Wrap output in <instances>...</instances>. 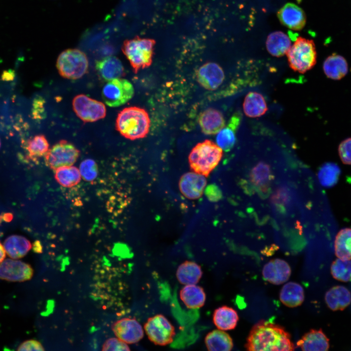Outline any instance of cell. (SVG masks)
Masks as SVG:
<instances>
[{
  "instance_id": "1",
  "label": "cell",
  "mask_w": 351,
  "mask_h": 351,
  "mask_svg": "<svg viewBox=\"0 0 351 351\" xmlns=\"http://www.w3.org/2000/svg\"><path fill=\"white\" fill-rule=\"evenodd\" d=\"M245 347L250 351H293L290 334L278 324L261 320L250 332Z\"/></svg>"
},
{
  "instance_id": "2",
  "label": "cell",
  "mask_w": 351,
  "mask_h": 351,
  "mask_svg": "<svg viewBox=\"0 0 351 351\" xmlns=\"http://www.w3.org/2000/svg\"><path fill=\"white\" fill-rule=\"evenodd\" d=\"M150 119L146 111L132 106L121 111L116 120V128L126 138L135 140L146 136L149 132Z\"/></svg>"
},
{
  "instance_id": "3",
  "label": "cell",
  "mask_w": 351,
  "mask_h": 351,
  "mask_svg": "<svg viewBox=\"0 0 351 351\" xmlns=\"http://www.w3.org/2000/svg\"><path fill=\"white\" fill-rule=\"evenodd\" d=\"M223 155L222 149L211 140L197 143L189 156V163L193 172L208 176L216 167Z\"/></svg>"
},
{
  "instance_id": "4",
  "label": "cell",
  "mask_w": 351,
  "mask_h": 351,
  "mask_svg": "<svg viewBox=\"0 0 351 351\" xmlns=\"http://www.w3.org/2000/svg\"><path fill=\"white\" fill-rule=\"evenodd\" d=\"M155 43L153 39L138 37L124 42L122 52L135 73L151 65Z\"/></svg>"
},
{
  "instance_id": "5",
  "label": "cell",
  "mask_w": 351,
  "mask_h": 351,
  "mask_svg": "<svg viewBox=\"0 0 351 351\" xmlns=\"http://www.w3.org/2000/svg\"><path fill=\"white\" fill-rule=\"evenodd\" d=\"M289 65L294 71L304 73L311 69L316 62L314 42L299 37L286 53Z\"/></svg>"
},
{
  "instance_id": "6",
  "label": "cell",
  "mask_w": 351,
  "mask_h": 351,
  "mask_svg": "<svg viewBox=\"0 0 351 351\" xmlns=\"http://www.w3.org/2000/svg\"><path fill=\"white\" fill-rule=\"evenodd\" d=\"M56 66L59 74L62 77L77 79L87 72L88 60L83 52L78 49H69L59 54Z\"/></svg>"
},
{
  "instance_id": "7",
  "label": "cell",
  "mask_w": 351,
  "mask_h": 351,
  "mask_svg": "<svg viewBox=\"0 0 351 351\" xmlns=\"http://www.w3.org/2000/svg\"><path fill=\"white\" fill-rule=\"evenodd\" d=\"M144 328L149 339L157 345L166 346L171 343L175 335L174 327L161 314L149 318Z\"/></svg>"
},
{
  "instance_id": "8",
  "label": "cell",
  "mask_w": 351,
  "mask_h": 351,
  "mask_svg": "<svg viewBox=\"0 0 351 351\" xmlns=\"http://www.w3.org/2000/svg\"><path fill=\"white\" fill-rule=\"evenodd\" d=\"M134 88L132 84L123 78H115L108 81L102 90L104 102L112 107H118L127 102L133 97Z\"/></svg>"
},
{
  "instance_id": "9",
  "label": "cell",
  "mask_w": 351,
  "mask_h": 351,
  "mask_svg": "<svg viewBox=\"0 0 351 351\" xmlns=\"http://www.w3.org/2000/svg\"><path fill=\"white\" fill-rule=\"evenodd\" d=\"M79 151L72 144L61 140L54 145L45 155V162L49 168L56 169L72 166L77 161Z\"/></svg>"
},
{
  "instance_id": "10",
  "label": "cell",
  "mask_w": 351,
  "mask_h": 351,
  "mask_svg": "<svg viewBox=\"0 0 351 351\" xmlns=\"http://www.w3.org/2000/svg\"><path fill=\"white\" fill-rule=\"evenodd\" d=\"M73 107L77 116L86 122L96 121L106 116V107L102 102L83 94L74 98Z\"/></svg>"
},
{
  "instance_id": "11",
  "label": "cell",
  "mask_w": 351,
  "mask_h": 351,
  "mask_svg": "<svg viewBox=\"0 0 351 351\" xmlns=\"http://www.w3.org/2000/svg\"><path fill=\"white\" fill-rule=\"evenodd\" d=\"M34 271L31 266L18 259L8 258L0 263V278L11 282L30 280Z\"/></svg>"
},
{
  "instance_id": "12",
  "label": "cell",
  "mask_w": 351,
  "mask_h": 351,
  "mask_svg": "<svg viewBox=\"0 0 351 351\" xmlns=\"http://www.w3.org/2000/svg\"><path fill=\"white\" fill-rule=\"evenodd\" d=\"M112 330L118 338L127 344L137 343L144 335L142 326L134 318H123L116 321Z\"/></svg>"
},
{
  "instance_id": "13",
  "label": "cell",
  "mask_w": 351,
  "mask_h": 351,
  "mask_svg": "<svg viewBox=\"0 0 351 351\" xmlns=\"http://www.w3.org/2000/svg\"><path fill=\"white\" fill-rule=\"evenodd\" d=\"M224 78L222 68L215 62L204 64L196 73V79L199 84L208 90L217 89L222 83Z\"/></svg>"
},
{
  "instance_id": "14",
  "label": "cell",
  "mask_w": 351,
  "mask_h": 351,
  "mask_svg": "<svg viewBox=\"0 0 351 351\" xmlns=\"http://www.w3.org/2000/svg\"><path fill=\"white\" fill-rule=\"evenodd\" d=\"M206 184L205 176L191 172L181 177L179 187L181 193L186 198L196 199L202 196Z\"/></svg>"
},
{
  "instance_id": "15",
  "label": "cell",
  "mask_w": 351,
  "mask_h": 351,
  "mask_svg": "<svg viewBox=\"0 0 351 351\" xmlns=\"http://www.w3.org/2000/svg\"><path fill=\"white\" fill-rule=\"evenodd\" d=\"M291 274L290 265L285 260L279 258L270 260L264 266L262 270L264 279L274 285L286 282Z\"/></svg>"
},
{
  "instance_id": "16",
  "label": "cell",
  "mask_w": 351,
  "mask_h": 351,
  "mask_svg": "<svg viewBox=\"0 0 351 351\" xmlns=\"http://www.w3.org/2000/svg\"><path fill=\"white\" fill-rule=\"evenodd\" d=\"M277 17L283 25L293 30L302 29L306 22L304 11L292 3H288L280 8Z\"/></svg>"
},
{
  "instance_id": "17",
  "label": "cell",
  "mask_w": 351,
  "mask_h": 351,
  "mask_svg": "<svg viewBox=\"0 0 351 351\" xmlns=\"http://www.w3.org/2000/svg\"><path fill=\"white\" fill-rule=\"evenodd\" d=\"M297 346L305 351H326L329 349V339L321 329H312L297 342Z\"/></svg>"
},
{
  "instance_id": "18",
  "label": "cell",
  "mask_w": 351,
  "mask_h": 351,
  "mask_svg": "<svg viewBox=\"0 0 351 351\" xmlns=\"http://www.w3.org/2000/svg\"><path fill=\"white\" fill-rule=\"evenodd\" d=\"M198 121L202 132L208 135L217 134L225 126L222 114L212 108L204 110L200 114Z\"/></svg>"
},
{
  "instance_id": "19",
  "label": "cell",
  "mask_w": 351,
  "mask_h": 351,
  "mask_svg": "<svg viewBox=\"0 0 351 351\" xmlns=\"http://www.w3.org/2000/svg\"><path fill=\"white\" fill-rule=\"evenodd\" d=\"M241 120L240 113L239 112L234 113L227 125L217 133L216 143L222 150L229 151L234 146L236 141V132Z\"/></svg>"
},
{
  "instance_id": "20",
  "label": "cell",
  "mask_w": 351,
  "mask_h": 351,
  "mask_svg": "<svg viewBox=\"0 0 351 351\" xmlns=\"http://www.w3.org/2000/svg\"><path fill=\"white\" fill-rule=\"evenodd\" d=\"M96 68L99 76L106 81L120 78L124 73L121 61L117 57L109 56L98 60Z\"/></svg>"
},
{
  "instance_id": "21",
  "label": "cell",
  "mask_w": 351,
  "mask_h": 351,
  "mask_svg": "<svg viewBox=\"0 0 351 351\" xmlns=\"http://www.w3.org/2000/svg\"><path fill=\"white\" fill-rule=\"evenodd\" d=\"M325 300L331 310L343 311L351 303V293L344 286H336L327 292Z\"/></svg>"
},
{
  "instance_id": "22",
  "label": "cell",
  "mask_w": 351,
  "mask_h": 351,
  "mask_svg": "<svg viewBox=\"0 0 351 351\" xmlns=\"http://www.w3.org/2000/svg\"><path fill=\"white\" fill-rule=\"evenodd\" d=\"M179 295L184 305L191 309L202 307L206 301L204 289L195 284L185 285L180 290Z\"/></svg>"
},
{
  "instance_id": "23",
  "label": "cell",
  "mask_w": 351,
  "mask_h": 351,
  "mask_svg": "<svg viewBox=\"0 0 351 351\" xmlns=\"http://www.w3.org/2000/svg\"><path fill=\"white\" fill-rule=\"evenodd\" d=\"M3 246L9 257L16 259L24 256L32 247L29 240L19 235H12L8 237L4 242Z\"/></svg>"
},
{
  "instance_id": "24",
  "label": "cell",
  "mask_w": 351,
  "mask_h": 351,
  "mask_svg": "<svg viewBox=\"0 0 351 351\" xmlns=\"http://www.w3.org/2000/svg\"><path fill=\"white\" fill-rule=\"evenodd\" d=\"M323 68L325 74L330 78L339 80L345 77L348 71L345 58L336 54L329 56L324 61Z\"/></svg>"
},
{
  "instance_id": "25",
  "label": "cell",
  "mask_w": 351,
  "mask_h": 351,
  "mask_svg": "<svg viewBox=\"0 0 351 351\" xmlns=\"http://www.w3.org/2000/svg\"><path fill=\"white\" fill-rule=\"evenodd\" d=\"M213 319L214 323L218 329L228 331L236 327L239 317L235 310L223 306L214 310Z\"/></svg>"
},
{
  "instance_id": "26",
  "label": "cell",
  "mask_w": 351,
  "mask_h": 351,
  "mask_svg": "<svg viewBox=\"0 0 351 351\" xmlns=\"http://www.w3.org/2000/svg\"><path fill=\"white\" fill-rule=\"evenodd\" d=\"M279 298L281 302L290 308L300 306L304 300V292L299 284L289 282L282 288Z\"/></svg>"
},
{
  "instance_id": "27",
  "label": "cell",
  "mask_w": 351,
  "mask_h": 351,
  "mask_svg": "<svg viewBox=\"0 0 351 351\" xmlns=\"http://www.w3.org/2000/svg\"><path fill=\"white\" fill-rule=\"evenodd\" d=\"M202 275L201 267L196 263L185 261L177 268L176 276L179 282L183 285L197 284Z\"/></svg>"
},
{
  "instance_id": "28",
  "label": "cell",
  "mask_w": 351,
  "mask_h": 351,
  "mask_svg": "<svg viewBox=\"0 0 351 351\" xmlns=\"http://www.w3.org/2000/svg\"><path fill=\"white\" fill-rule=\"evenodd\" d=\"M205 343L210 351H229L234 346L229 334L219 329L209 332L205 336Z\"/></svg>"
},
{
  "instance_id": "29",
  "label": "cell",
  "mask_w": 351,
  "mask_h": 351,
  "mask_svg": "<svg viewBox=\"0 0 351 351\" xmlns=\"http://www.w3.org/2000/svg\"><path fill=\"white\" fill-rule=\"evenodd\" d=\"M266 45L271 55L280 57L287 53L291 46V42L286 34L281 31H275L268 36Z\"/></svg>"
},
{
  "instance_id": "30",
  "label": "cell",
  "mask_w": 351,
  "mask_h": 351,
  "mask_svg": "<svg viewBox=\"0 0 351 351\" xmlns=\"http://www.w3.org/2000/svg\"><path fill=\"white\" fill-rule=\"evenodd\" d=\"M245 115L250 117H259L267 110L264 97L256 92H250L245 97L243 104Z\"/></svg>"
},
{
  "instance_id": "31",
  "label": "cell",
  "mask_w": 351,
  "mask_h": 351,
  "mask_svg": "<svg viewBox=\"0 0 351 351\" xmlns=\"http://www.w3.org/2000/svg\"><path fill=\"white\" fill-rule=\"evenodd\" d=\"M334 250L338 258L351 260V228H345L338 232L335 236Z\"/></svg>"
},
{
  "instance_id": "32",
  "label": "cell",
  "mask_w": 351,
  "mask_h": 351,
  "mask_svg": "<svg viewBox=\"0 0 351 351\" xmlns=\"http://www.w3.org/2000/svg\"><path fill=\"white\" fill-rule=\"evenodd\" d=\"M55 178L57 182L64 187H72L80 181L79 170L76 167L67 166L56 169Z\"/></svg>"
},
{
  "instance_id": "33",
  "label": "cell",
  "mask_w": 351,
  "mask_h": 351,
  "mask_svg": "<svg viewBox=\"0 0 351 351\" xmlns=\"http://www.w3.org/2000/svg\"><path fill=\"white\" fill-rule=\"evenodd\" d=\"M340 173V168L336 164L327 163L320 168L318 177L321 185L329 187L337 183Z\"/></svg>"
},
{
  "instance_id": "34",
  "label": "cell",
  "mask_w": 351,
  "mask_h": 351,
  "mask_svg": "<svg viewBox=\"0 0 351 351\" xmlns=\"http://www.w3.org/2000/svg\"><path fill=\"white\" fill-rule=\"evenodd\" d=\"M271 177L269 166L262 162L255 166L250 174V179L252 183L262 189H265L267 187Z\"/></svg>"
},
{
  "instance_id": "35",
  "label": "cell",
  "mask_w": 351,
  "mask_h": 351,
  "mask_svg": "<svg viewBox=\"0 0 351 351\" xmlns=\"http://www.w3.org/2000/svg\"><path fill=\"white\" fill-rule=\"evenodd\" d=\"M49 143L42 135L35 136L27 141L26 148L29 156L36 158L45 156L49 150Z\"/></svg>"
},
{
  "instance_id": "36",
  "label": "cell",
  "mask_w": 351,
  "mask_h": 351,
  "mask_svg": "<svg viewBox=\"0 0 351 351\" xmlns=\"http://www.w3.org/2000/svg\"><path fill=\"white\" fill-rule=\"evenodd\" d=\"M331 272L337 280L344 282L351 281V260L337 258L332 263Z\"/></svg>"
},
{
  "instance_id": "37",
  "label": "cell",
  "mask_w": 351,
  "mask_h": 351,
  "mask_svg": "<svg viewBox=\"0 0 351 351\" xmlns=\"http://www.w3.org/2000/svg\"><path fill=\"white\" fill-rule=\"evenodd\" d=\"M79 172L83 179L87 181L95 180L98 173L97 163L93 159H87L83 160L80 165Z\"/></svg>"
},
{
  "instance_id": "38",
  "label": "cell",
  "mask_w": 351,
  "mask_h": 351,
  "mask_svg": "<svg viewBox=\"0 0 351 351\" xmlns=\"http://www.w3.org/2000/svg\"><path fill=\"white\" fill-rule=\"evenodd\" d=\"M338 153L342 162L351 165V137L342 141L338 147Z\"/></svg>"
},
{
  "instance_id": "39",
  "label": "cell",
  "mask_w": 351,
  "mask_h": 351,
  "mask_svg": "<svg viewBox=\"0 0 351 351\" xmlns=\"http://www.w3.org/2000/svg\"><path fill=\"white\" fill-rule=\"evenodd\" d=\"M126 343L119 338H111L107 339L102 346V351H130Z\"/></svg>"
},
{
  "instance_id": "40",
  "label": "cell",
  "mask_w": 351,
  "mask_h": 351,
  "mask_svg": "<svg viewBox=\"0 0 351 351\" xmlns=\"http://www.w3.org/2000/svg\"><path fill=\"white\" fill-rule=\"evenodd\" d=\"M18 351H44L41 343L36 340H26L21 344L18 348Z\"/></svg>"
},
{
  "instance_id": "41",
  "label": "cell",
  "mask_w": 351,
  "mask_h": 351,
  "mask_svg": "<svg viewBox=\"0 0 351 351\" xmlns=\"http://www.w3.org/2000/svg\"><path fill=\"white\" fill-rule=\"evenodd\" d=\"M6 252L3 245L0 242V263L5 259Z\"/></svg>"
},
{
  "instance_id": "42",
  "label": "cell",
  "mask_w": 351,
  "mask_h": 351,
  "mask_svg": "<svg viewBox=\"0 0 351 351\" xmlns=\"http://www.w3.org/2000/svg\"><path fill=\"white\" fill-rule=\"evenodd\" d=\"M34 250L36 253L42 252V246L39 241H36L34 245Z\"/></svg>"
},
{
  "instance_id": "43",
  "label": "cell",
  "mask_w": 351,
  "mask_h": 351,
  "mask_svg": "<svg viewBox=\"0 0 351 351\" xmlns=\"http://www.w3.org/2000/svg\"></svg>"
}]
</instances>
